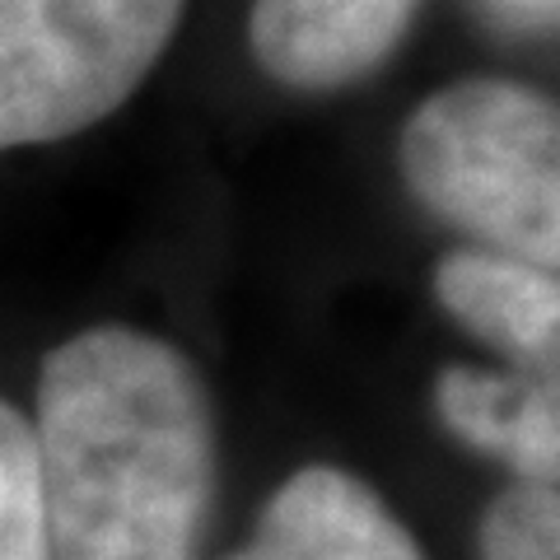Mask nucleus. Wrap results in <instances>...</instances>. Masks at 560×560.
I'll list each match as a JSON object with an SVG mask.
<instances>
[{
	"mask_svg": "<svg viewBox=\"0 0 560 560\" xmlns=\"http://www.w3.org/2000/svg\"><path fill=\"white\" fill-rule=\"evenodd\" d=\"M33 448L51 560H201L215 416L173 341L108 323L57 346Z\"/></svg>",
	"mask_w": 560,
	"mask_h": 560,
	"instance_id": "f257e3e1",
	"label": "nucleus"
},
{
	"mask_svg": "<svg viewBox=\"0 0 560 560\" xmlns=\"http://www.w3.org/2000/svg\"><path fill=\"white\" fill-rule=\"evenodd\" d=\"M397 168L434 220L486 253L556 271L560 261V113L518 80L444 84L401 121Z\"/></svg>",
	"mask_w": 560,
	"mask_h": 560,
	"instance_id": "f03ea898",
	"label": "nucleus"
},
{
	"mask_svg": "<svg viewBox=\"0 0 560 560\" xmlns=\"http://www.w3.org/2000/svg\"><path fill=\"white\" fill-rule=\"evenodd\" d=\"M187 0H0V150L98 127L178 33Z\"/></svg>",
	"mask_w": 560,
	"mask_h": 560,
	"instance_id": "7ed1b4c3",
	"label": "nucleus"
},
{
	"mask_svg": "<svg viewBox=\"0 0 560 560\" xmlns=\"http://www.w3.org/2000/svg\"><path fill=\"white\" fill-rule=\"evenodd\" d=\"M416 10L420 0H253L248 47L285 90L331 94L393 61Z\"/></svg>",
	"mask_w": 560,
	"mask_h": 560,
	"instance_id": "20e7f679",
	"label": "nucleus"
},
{
	"mask_svg": "<svg viewBox=\"0 0 560 560\" xmlns=\"http://www.w3.org/2000/svg\"><path fill=\"white\" fill-rule=\"evenodd\" d=\"M230 560H425L383 495L360 477L308 463L261 504L253 541Z\"/></svg>",
	"mask_w": 560,
	"mask_h": 560,
	"instance_id": "39448f33",
	"label": "nucleus"
},
{
	"mask_svg": "<svg viewBox=\"0 0 560 560\" xmlns=\"http://www.w3.org/2000/svg\"><path fill=\"white\" fill-rule=\"evenodd\" d=\"M434 300L463 331L504 350L518 364L556 370L560 350V280L533 261L486 248H458L434 267Z\"/></svg>",
	"mask_w": 560,
	"mask_h": 560,
	"instance_id": "423d86ee",
	"label": "nucleus"
},
{
	"mask_svg": "<svg viewBox=\"0 0 560 560\" xmlns=\"http://www.w3.org/2000/svg\"><path fill=\"white\" fill-rule=\"evenodd\" d=\"M434 416L458 444L514 471V481H551L560 471V397L556 378L490 374L444 364L434 378Z\"/></svg>",
	"mask_w": 560,
	"mask_h": 560,
	"instance_id": "0eeeda50",
	"label": "nucleus"
},
{
	"mask_svg": "<svg viewBox=\"0 0 560 560\" xmlns=\"http://www.w3.org/2000/svg\"><path fill=\"white\" fill-rule=\"evenodd\" d=\"M0 560H51L33 425L0 397Z\"/></svg>",
	"mask_w": 560,
	"mask_h": 560,
	"instance_id": "6e6552de",
	"label": "nucleus"
},
{
	"mask_svg": "<svg viewBox=\"0 0 560 560\" xmlns=\"http://www.w3.org/2000/svg\"><path fill=\"white\" fill-rule=\"evenodd\" d=\"M481 560H560V495L551 481H514L486 504Z\"/></svg>",
	"mask_w": 560,
	"mask_h": 560,
	"instance_id": "1a4fd4ad",
	"label": "nucleus"
},
{
	"mask_svg": "<svg viewBox=\"0 0 560 560\" xmlns=\"http://www.w3.org/2000/svg\"><path fill=\"white\" fill-rule=\"evenodd\" d=\"M486 5L495 10L504 24H523V28H537V24L556 20V0H486Z\"/></svg>",
	"mask_w": 560,
	"mask_h": 560,
	"instance_id": "9d476101",
	"label": "nucleus"
}]
</instances>
